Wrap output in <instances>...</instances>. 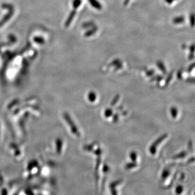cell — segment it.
Returning a JSON list of instances; mask_svg holds the SVG:
<instances>
[{
    "mask_svg": "<svg viewBox=\"0 0 195 195\" xmlns=\"http://www.w3.org/2000/svg\"><path fill=\"white\" fill-rule=\"evenodd\" d=\"M168 134H164L162 136H161V137H159L157 139L156 141L153 142V144L150 146V149H149L151 154H152V155H153L156 154L157 146H158L166 138L168 137Z\"/></svg>",
    "mask_w": 195,
    "mask_h": 195,
    "instance_id": "6da1fadb",
    "label": "cell"
},
{
    "mask_svg": "<svg viewBox=\"0 0 195 195\" xmlns=\"http://www.w3.org/2000/svg\"><path fill=\"white\" fill-rule=\"evenodd\" d=\"M64 119L66 120L67 123L69 124V126H71V131H72L73 134H75V135L79 137L80 136V133H79V131L77 128V126L75 125L74 122L73 121L72 119L71 118V117L69 116L68 114L64 113Z\"/></svg>",
    "mask_w": 195,
    "mask_h": 195,
    "instance_id": "7a4b0ae2",
    "label": "cell"
},
{
    "mask_svg": "<svg viewBox=\"0 0 195 195\" xmlns=\"http://www.w3.org/2000/svg\"><path fill=\"white\" fill-rule=\"evenodd\" d=\"M89 2L92 7L96 10H101L102 9L103 6L98 0H89Z\"/></svg>",
    "mask_w": 195,
    "mask_h": 195,
    "instance_id": "3957f363",
    "label": "cell"
},
{
    "mask_svg": "<svg viewBox=\"0 0 195 195\" xmlns=\"http://www.w3.org/2000/svg\"><path fill=\"white\" fill-rule=\"evenodd\" d=\"M121 182H122V180H121V179H119V180L114 181L113 182H112V183L110 184V189H111V191L112 194L114 195L117 194V191H116V190H115L114 188H115V187H116V186L118 185L119 184H120L121 183Z\"/></svg>",
    "mask_w": 195,
    "mask_h": 195,
    "instance_id": "277c9868",
    "label": "cell"
},
{
    "mask_svg": "<svg viewBox=\"0 0 195 195\" xmlns=\"http://www.w3.org/2000/svg\"><path fill=\"white\" fill-rule=\"evenodd\" d=\"M185 21V17L184 16H179L173 18L172 20V23L175 25L181 24L184 23Z\"/></svg>",
    "mask_w": 195,
    "mask_h": 195,
    "instance_id": "5b68a950",
    "label": "cell"
},
{
    "mask_svg": "<svg viewBox=\"0 0 195 195\" xmlns=\"http://www.w3.org/2000/svg\"><path fill=\"white\" fill-rule=\"evenodd\" d=\"M97 30H98V28L96 27V26H94L93 27H92L91 29H90L89 30H88L87 32H86L85 35L86 37H89L92 36L93 35H94L97 32Z\"/></svg>",
    "mask_w": 195,
    "mask_h": 195,
    "instance_id": "8992f818",
    "label": "cell"
},
{
    "mask_svg": "<svg viewBox=\"0 0 195 195\" xmlns=\"http://www.w3.org/2000/svg\"><path fill=\"white\" fill-rule=\"evenodd\" d=\"M111 65L116 67V69H120L122 67V62L120 60L116 59L112 62Z\"/></svg>",
    "mask_w": 195,
    "mask_h": 195,
    "instance_id": "52a82bcc",
    "label": "cell"
},
{
    "mask_svg": "<svg viewBox=\"0 0 195 195\" xmlns=\"http://www.w3.org/2000/svg\"><path fill=\"white\" fill-rule=\"evenodd\" d=\"M157 66L158 68L160 69L163 73H164V74L166 73V67L164 64H163V62L161 61H158L157 62Z\"/></svg>",
    "mask_w": 195,
    "mask_h": 195,
    "instance_id": "ba28073f",
    "label": "cell"
},
{
    "mask_svg": "<svg viewBox=\"0 0 195 195\" xmlns=\"http://www.w3.org/2000/svg\"><path fill=\"white\" fill-rule=\"evenodd\" d=\"M88 99L90 102L93 103L96 100V95L93 92H89L88 94Z\"/></svg>",
    "mask_w": 195,
    "mask_h": 195,
    "instance_id": "9c48e42d",
    "label": "cell"
},
{
    "mask_svg": "<svg viewBox=\"0 0 195 195\" xmlns=\"http://www.w3.org/2000/svg\"><path fill=\"white\" fill-rule=\"evenodd\" d=\"M171 114L173 119H176L178 115V110L176 107H172L170 110Z\"/></svg>",
    "mask_w": 195,
    "mask_h": 195,
    "instance_id": "30bf717a",
    "label": "cell"
},
{
    "mask_svg": "<svg viewBox=\"0 0 195 195\" xmlns=\"http://www.w3.org/2000/svg\"><path fill=\"white\" fill-rule=\"evenodd\" d=\"M137 166V164L136 163V162H132L128 163L126 164L125 168L126 169V170H129V169H131L132 168H135Z\"/></svg>",
    "mask_w": 195,
    "mask_h": 195,
    "instance_id": "8fae6325",
    "label": "cell"
},
{
    "mask_svg": "<svg viewBox=\"0 0 195 195\" xmlns=\"http://www.w3.org/2000/svg\"><path fill=\"white\" fill-rule=\"evenodd\" d=\"M190 54L189 56V59L190 60H192L194 57V52H195V47L194 44H193L190 47Z\"/></svg>",
    "mask_w": 195,
    "mask_h": 195,
    "instance_id": "7c38bea8",
    "label": "cell"
},
{
    "mask_svg": "<svg viewBox=\"0 0 195 195\" xmlns=\"http://www.w3.org/2000/svg\"><path fill=\"white\" fill-rule=\"evenodd\" d=\"M187 155V152L186 151H182L178 155H176V156H173V159H179V158H184L185 156Z\"/></svg>",
    "mask_w": 195,
    "mask_h": 195,
    "instance_id": "4fadbf2b",
    "label": "cell"
},
{
    "mask_svg": "<svg viewBox=\"0 0 195 195\" xmlns=\"http://www.w3.org/2000/svg\"><path fill=\"white\" fill-rule=\"evenodd\" d=\"M113 114V111L111 109H107L105 111V116L106 118H109Z\"/></svg>",
    "mask_w": 195,
    "mask_h": 195,
    "instance_id": "5bb4252c",
    "label": "cell"
},
{
    "mask_svg": "<svg viewBox=\"0 0 195 195\" xmlns=\"http://www.w3.org/2000/svg\"><path fill=\"white\" fill-rule=\"evenodd\" d=\"M120 98V96L119 94H117L116 96H114L113 100L112 101L111 103V105L112 106H113L117 104V103L119 99Z\"/></svg>",
    "mask_w": 195,
    "mask_h": 195,
    "instance_id": "9a60e30c",
    "label": "cell"
},
{
    "mask_svg": "<svg viewBox=\"0 0 195 195\" xmlns=\"http://www.w3.org/2000/svg\"><path fill=\"white\" fill-rule=\"evenodd\" d=\"M189 20H190V25L191 27H193L195 25V15H194V14H191L190 15Z\"/></svg>",
    "mask_w": 195,
    "mask_h": 195,
    "instance_id": "2e32d148",
    "label": "cell"
},
{
    "mask_svg": "<svg viewBox=\"0 0 195 195\" xmlns=\"http://www.w3.org/2000/svg\"><path fill=\"white\" fill-rule=\"evenodd\" d=\"M170 175V171L168 170H165L163 171L162 175V177L163 179H165L168 177V176Z\"/></svg>",
    "mask_w": 195,
    "mask_h": 195,
    "instance_id": "e0dca14e",
    "label": "cell"
},
{
    "mask_svg": "<svg viewBox=\"0 0 195 195\" xmlns=\"http://www.w3.org/2000/svg\"><path fill=\"white\" fill-rule=\"evenodd\" d=\"M82 3L81 0H74L73 3V5L74 8H78Z\"/></svg>",
    "mask_w": 195,
    "mask_h": 195,
    "instance_id": "ac0fdd59",
    "label": "cell"
},
{
    "mask_svg": "<svg viewBox=\"0 0 195 195\" xmlns=\"http://www.w3.org/2000/svg\"><path fill=\"white\" fill-rule=\"evenodd\" d=\"M183 188L182 185H178L176 188V193L177 194H180L183 192Z\"/></svg>",
    "mask_w": 195,
    "mask_h": 195,
    "instance_id": "d6986e66",
    "label": "cell"
},
{
    "mask_svg": "<svg viewBox=\"0 0 195 195\" xmlns=\"http://www.w3.org/2000/svg\"><path fill=\"white\" fill-rule=\"evenodd\" d=\"M130 158H131V160L132 161V162H136L137 155V153L135 152H132L130 153Z\"/></svg>",
    "mask_w": 195,
    "mask_h": 195,
    "instance_id": "ffe728a7",
    "label": "cell"
},
{
    "mask_svg": "<svg viewBox=\"0 0 195 195\" xmlns=\"http://www.w3.org/2000/svg\"><path fill=\"white\" fill-rule=\"evenodd\" d=\"M94 26V23L93 22H88V23H85L84 25V28L92 27Z\"/></svg>",
    "mask_w": 195,
    "mask_h": 195,
    "instance_id": "44dd1931",
    "label": "cell"
},
{
    "mask_svg": "<svg viewBox=\"0 0 195 195\" xmlns=\"http://www.w3.org/2000/svg\"><path fill=\"white\" fill-rule=\"evenodd\" d=\"M100 162H101V161H100V156H98V158H97L96 167V173H97V171H98V169H99V166H100Z\"/></svg>",
    "mask_w": 195,
    "mask_h": 195,
    "instance_id": "7402d4cb",
    "label": "cell"
},
{
    "mask_svg": "<svg viewBox=\"0 0 195 195\" xmlns=\"http://www.w3.org/2000/svg\"><path fill=\"white\" fill-rule=\"evenodd\" d=\"M84 148L87 151H91L93 150V145H86L85 146Z\"/></svg>",
    "mask_w": 195,
    "mask_h": 195,
    "instance_id": "603a6c76",
    "label": "cell"
},
{
    "mask_svg": "<svg viewBox=\"0 0 195 195\" xmlns=\"http://www.w3.org/2000/svg\"><path fill=\"white\" fill-rule=\"evenodd\" d=\"M172 73H171L170 74H169V75L168 76V78L166 80V85H168L170 82L171 80L172 79Z\"/></svg>",
    "mask_w": 195,
    "mask_h": 195,
    "instance_id": "cb8c5ba5",
    "label": "cell"
},
{
    "mask_svg": "<svg viewBox=\"0 0 195 195\" xmlns=\"http://www.w3.org/2000/svg\"><path fill=\"white\" fill-rule=\"evenodd\" d=\"M109 171V166L107 165L106 164H104L103 168V171L105 173H107Z\"/></svg>",
    "mask_w": 195,
    "mask_h": 195,
    "instance_id": "d4e9b609",
    "label": "cell"
},
{
    "mask_svg": "<svg viewBox=\"0 0 195 195\" xmlns=\"http://www.w3.org/2000/svg\"><path fill=\"white\" fill-rule=\"evenodd\" d=\"M162 79H163V77H162V76H160V75H157L156 77H154V78H153V79H151V80H152V81H153L154 80H156L157 81L159 82V81L162 80Z\"/></svg>",
    "mask_w": 195,
    "mask_h": 195,
    "instance_id": "484cf974",
    "label": "cell"
},
{
    "mask_svg": "<svg viewBox=\"0 0 195 195\" xmlns=\"http://www.w3.org/2000/svg\"><path fill=\"white\" fill-rule=\"evenodd\" d=\"M154 73H155V71H154V70H153V69L148 71V72H146V76H148V77H151V76H152V75H153Z\"/></svg>",
    "mask_w": 195,
    "mask_h": 195,
    "instance_id": "4316f807",
    "label": "cell"
},
{
    "mask_svg": "<svg viewBox=\"0 0 195 195\" xmlns=\"http://www.w3.org/2000/svg\"><path fill=\"white\" fill-rule=\"evenodd\" d=\"M94 153L96 156H100L101 154V150L100 148H98L96 150L94 151Z\"/></svg>",
    "mask_w": 195,
    "mask_h": 195,
    "instance_id": "83f0119b",
    "label": "cell"
},
{
    "mask_svg": "<svg viewBox=\"0 0 195 195\" xmlns=\"http://www.w3.org/2000/svg\"><path fill=\"white\" fill-rule=\"evenodd\" d=\"M119 118V115L118 114H115L113 117V121L114 123H117Z\"/></svg>",
    "mask_w": 195,
    "mask_h": 195,
    "instance_id": "f1b7e54d",
    "label": "cell"
},
{
    "mask_svg": "<svg viewBox=\"0 0 195 195\" xmlns=\"http://www.w3.org/2000/svg\"><path fill=\"white\" fill-rule=\"evenodd\" d=\"M195 67V65H194V64H191L189 67H188V72L189 73H190L193 71V69Z\"/></svg>",
    "mask_w": 195,
    "mask_h": 195,
    "instance_id": "f546056e",
    "label": "cell"
},
{
    "mask_svg": "<svg viewBox=\"0 0 195 195\" xmlns=\"http://www.w3.org/2000/svg\"><path fill=\"white\" fill-rule=\"evenodd\" d=\"M188 147H189V150L190 151H193V143H192V141H189V145H188Z\"/></svg>",
    "mask_w": 195,
    "mask_h": 195,
    "instance_id": "4dcf8cb0",
    "label": "cell"
},
{
    "mask_svg": "<svg viewBox=\"0 0 195 195\" xmlns=\"http://www.w3.org/2000/svg\"><path fill=\"white\" fill-rule=\"evenodd\" d=\"M175 1L176 0H165L166 3H167L169 5H170L171 3H172Z\"/></svg>",
    "mask_w": 195,
    "mask_h": 195,
    "instance_id": "1f68e13d",
    "label": "cell"
},
{
    "mask_svg": "<svg viewBox=\"0 0 195 195\" xmlns=\"http://www.w3.org/2000/svg\"><path fill=\"white\" fill-rule=\"evenodd\" d=\"M194 161H195V158H194V157H193L192 158H190V159H189L188 163H192V162H194Z\"/></svg>",
    "mask_w": 195,
    "mask_h": 195,
    "instance_id": "d6a6232c",
    "label": "cell"
},
{
    "mask_svg": "<svg viewBox=\"0 0 195 195\" xmlns=\"http://www.w3.org/2000/svg\"><path fill=\"white\" fill-rule=\"evenodd\" d=\"M177 77L179 79H180L182 78V72L181 71H179L177 73Z\"/></svg>",
    "mask_w": 195,
    "mask_h": 195,
    "instance_id": "836d02e7",
    "label": "cell"
},
{
    "mask_svg": "<svg viewBox=\"0 0 195 195\" xmlns=\"http://www.w3.org/2000/svg\"><path fill=\"white\" fill-rule=\"evenodd\" d=\"M130 0H125L124 1V5H128V3L130 2Z\"/></svg>",
    "mask_w": 195,
    "mask_h": 195,
    "instance_id": "e575fe53",
    "label": "cell"
},
{
    "mask_svg": "<svg viewBox=\"0 0 195 195\" xmlns=\"http://www.w3.org/2000/svg\"><path fill=\"white\" fill-rule=\"evenodd\" d=\"M182 176H181V177H180V180H183V179H184V174H182Z\"/></svg>",
    "mask_w": 195,
    "mask_h": 195,
    "instance_id": "d590c367",
    "label": "cell"
}]
</instances>
